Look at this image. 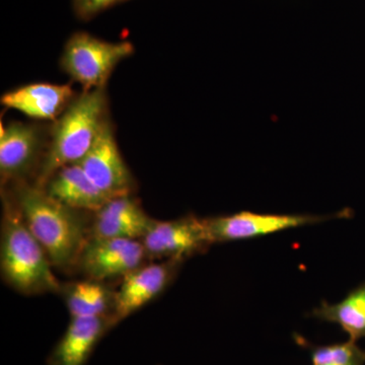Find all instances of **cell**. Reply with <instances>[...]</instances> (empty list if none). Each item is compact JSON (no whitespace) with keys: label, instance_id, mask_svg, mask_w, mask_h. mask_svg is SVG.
<instances>
[{"label":"cell","instance_id":"cell-1","mask_svg":"<svg viewBox=\"0 0 365 365\" xmlns=\"http://www.w3.org/2000/svg\"><path fill=\"white\" fill-rule=\"evenodd\" d=\"M13 198L26 225L51 261L53 267L69 272L91 237L81 212L54 200L45 190L26 181L14 184Z\"/></svg>","mask_w":365,"mask_h":365},{"label":"cell","instance_id":"cell-2","mask_svg":"<svg viewBox=\"0 0 365 365\" xmlns=\"http://www.w3.org/2000/svg\"><path fill=\"white\" fill-rule=\"evenodd\" d=\"M52 263L29 230L13 196H4L0 242L2 277L20 294H59L62 284L52 271Z\"/></svg>","mask_w":365,"mask_h":365},{"label":"cell","instance_id":"cell-3","mask_svg":"<svg viewBox=\"0 0 365 365\" xmlns=\"http://www.w3.org/2000/svg\"><path fill=\"white\" fill-rule=\"evenodd\" d=\"M106 88L83 91L74 98L53 126L51 141L41 163L35 184L43 188L56 170L78 163L97 141L106 123Z\"/></svg>","mask_w":365,"mask_h":365},{"label":"cell","instance_id":"cell-4","mask_svg":"<svg viewBox=\"0 0 365 365\" xmlns=\"http://www.w3.org/2000/svg\"><path fill=\"white\" fill-rule=\"evenodd\" d=\"M134 52L129 42H109L85 32L73 34L61 56V67L83 91L106 88L120 62Z\"/></svg>","mask_w":365,"mask_h":365},{"label":"cell","instance_id":"cell-5","mask_svg":"<svg viewBox=\"0 0 365 365\" xmlns=\"http://www.w3.org/2000/svg\"><path fill=\"white\" fill-rule=\"evenodd\" d=\"M336 215H260L241 211L234 215L204 218L211 244L242 241L264 237L283 230L316 225Z\"/></svg>","mask_w":365,"mask_h":365},{"label":"cell","instance_id":"cell-6","mask_svg":"<svg viewBox=\"0 0 365 365\" xmlns=\"http://www.w3.org/2000/svg\"><path fill=\"white\" fill-rule=\"evenodd\" d=\"M141 242L148 258L182 261L206 251L212 245L204 218L193 215L169 222L155 220Z\"/></svg>","mask_w":365,"mask_h":365},{"label":"cell","instance_id":"cell-7","mask_svg":"<svg viewBox=\"0 0 365 365\" xmlns=\"http://www.w3.org/2000/svg\"><path fill=\"white\" fill-rule=\"evenodd\" d=\"M146 258L140 240L90 237L78 266L88 279L104 281L124 277L143 266Z\"/></svg>","mask_w":365,"mask_h":365},{"label":"cell","instance_id":"cell-8","mask_svg":"<svg viewBox=\"0 0 365 365\" xmlns=\"http://www.w3.org/2000/svg\"><path fill=\"white\" fill-rule=\"evenodd\" d=\"M78 165L109 199L129 196L133 192L135 182L122 158L109 121Z\"/></svg>","mask_w":365,"mask_h":365},{"label":"cell","instance_id":"cell-9","mask_svg":"<svg viewBox=\"0 0 365 365\" xmlns=\"http://www.w3.org/2000/svg\"><path fill=\"white\" fill-rule=\"evenodd\" d=\"M182 260L170 259L140 266L124 276L115 294L112 319L115 326L158 297L174 279Z\"/></svg>","mask_w":365,"mask_h":365},{"label":"cell","instance_id":"cell-10","mask_svg":"<svg viewBox=\"0 0 365 365\" xmlns=\"http://www.w3.org/2000/svg\"><path fill=\"white\" fill-rule=\"evenodd\" d=\"M43 138L36 125L11 122L1 125L0 176L2 186L26 181L42 153Z\"/></svg>","mask_w":365,"mask_h":365},{"label":"cell","instance_id":"cell-11","mask_svg":"<svg viewBox=\"0 0 365 365\" xmlns=\"http://www.w3.org/2000/svg\"><path fill=\"white\" fill-rule=\"evenodd\" d=\"M153 222L135 198L131 195L117 197L95 212L91 237L141 241Z\"/></svg>","mask_w":365,"mask_h":365},{"label":"cell","instance_id":"cell-12","mask_svg":"<svg viewBox=\"0 0 365 365\" xmlns=\"http://www.w3.org/2000/svg\"><path fill=\"white\" fill-rule=\"evenodd\" d=\"M115 327L111 316L71 318L47 365H86L98 341Z\"/></svg>","mask_w":365,"mask_h":365},{"label":"cell","instance_id":"cell-13","mask_svg":"<svg viewBox=\"0 0 365 365\" xmlns=\"http://www.w3.org/2000/svg\"><path fill=\"white\" fill-rule=\"evenodd\" d=\"M69 85L32 83L4 93L2 105L36 120H57L74 100Z\"/></svg>","mask_w":365,"mask_h":365},{"label":"cell","instance_id":"cell-14","mask_svg":"<svg viewBox=\"0 0 365 365\" xmlns=\"http://www.w3.org/2000/svg\"><path fill=\"white\" fill-rule=\"evenodd\" d=\"M43 189L54 200L79 211L97 212L110 200L78 163L56 170Z\"/></svg>","mask_w":365,"mask_h":365},{"label":"cell","instance_id":"cell-15","mask_svg":"<svg viewBox=\"0 0 365 365\" xmlns=\"http://www.w3.org/2000/svg\"><path fill=\"white\" fill-rule=\"evenodd\" d=\"M71 318H98L111 316L116 292L103 281L86 279L66 283L59 292Z\"/></svg>","mask_w":365,"mask_h":365},{"label":"cell","instance_id":"cell-16","mask_svg":"<svg viewBox=\"0 0 365 365\" xmlns=\"http://www.w3.org/2000/svg\"><path fill=\"white\" fill-rule=\"evenodd\" d=\"M311 316L328 323L337 324L349 336V340L365 338V283L353 289L338 304L322 302Z\"/></svg>","mask_w":365,"mask_h":365},{"label":"cell","instance_id":"cell-17","mask_svg":"<svg viewBox=\"0 0 365 365\" xmlns=\"http://www.w3.org/2000/svg\"><path fill=\"white\" fill-rule=\"evenodd\" d=\"M295 342L307 349L312 365H364L365 350L355 341L331 345H314L306 338L294 335Z\"/></svg>","mask_w":365,"mask_h":365},{"label":"cell","instance_id":"cell-18","mask_svg":"<svg viewBox=\"0 0 365 365\" xmlns=\"http://www.w3.org/2000/svg\"><path fill=\"white\" fill-rule=\"evenodd\" d=\"M126 0H72L74 14L79 20L90 21L98 14Z\"/></svg>","mask_w":365,"mask_h":365}]
</instances>
